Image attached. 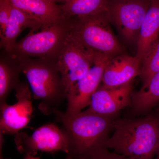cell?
I'll list each match as a JSON object with an SVG mask.
<instances>
[{
  "label": "cell",
  "mask_w": 159,
  "mask_h": 159,
  "mask_svg": "<svg viewBox=\"0 0 159 159\" xmlns=\"http://www.w3.org/2000/svg\"><path fill=\"white\" fill-rule=\"evenodd\" d=\"M54 115L67 137L66 159H89L97 149L104 147L108 134L113 129V117L87 110L71 116L59 110Z\"/></svg>",
  "instance_id": "1"
},
{
  "label": "cell",
  "mask_w": 159,
  "mask_h": 159,
  "mask_svg": "<svg viewBox=\"0 0 159 159\" xmlns=\"http://www.w3.org/2000/svg\"><path fill=\"white\" fill-rule=\"evenodd\" d=\"M114 132L104 148L129 159H154L159 141V118L114 121Z\"/></svg>",
  "instance_id": "2"
},
{
  "label": "cell",
  "mask_w": 159,
  "mask_h": 159,
  "mask_svg": "<svg viewBox=\"0 0 159 159\" xmlns=\"http://www.w3.org/2000/svg\"><path fill=\"white\" fill-rule=\"evenodd\" d=\"M18 59L33 98L40 102L39 105V110L46 115L54 114L59 111L63 102L67 99V94L58 70L57 60Z\"/></svg>",
  "instance_id": "3"
},
{
  "label": "cell",
  "mask_w": 159,
  "mask_h": 159,
  "mask_svg": "<svg viewBox=\"0 0 159 159\" xmlns=\"http://www.w3.org/2000/svg\"><path fill=\"white\" fill-rule=\"evenodd\" d=\"M68 20L70 34L86 48L108 56L122 54L121 44L110 25L109 12Z\"/></svg>",
  "instance_id": "4"
},
{
  "label": "cell",
  "mask_w": 159,
  "mask_h": 159,
  "mask_svg": "<svg viewBox=\"0 0 159 159\" xmlns=\"http://www.w3.org/2000/svg\"><path fill=\"white\" fill-rule=\"evenodd\" d=\"M69 20L42 29L39 32L29 33L17 42L10 53L17 59L49 58L57 60L67 38L70 34Z\"/></svg>",
  "instance_id": "5"
},
{
  "label": "cell",
  "mask_w": 159,
  "mask_h": 159,
  "mask_svg": "<svg viewBox=\"0 0 159 159\" xmlns=\"http://www.w3.org/2000/svg\"><path fill=\"white\" fill-rule=\"evenodd\" d=\"M97 53L86 48L70 31L57 60L67 95L77 81L92 67Z\"/></svg>",
  "instance_id": "6"
},
{
  "label": "cell",
  "mask_w": 159,
  "mask_h": 159,
  "mask_svg": "<svg viewBox=\"0 0 159 159\" xmlns=\"http://www.w3.org/2000/svg\"><path fill=\"white\" fill-rule=\"evenodd\" d=\"M15 143L20 153L35 156L39 151L55 153L68 150V139L62 129L54 123L43 125L31 135L25 132L16 135Z\"/></svg>",
  "instance_id": "7"
},
{
  "label": "cell",
  "mask_w": 159,
  "mask_h": 159,
  "mask_svg": "<svg viewBox=\"0 0 159 159\" xmlns=\"http://www.w3.org/2000/svg\"><path fill=\"white\" fill-rule=\"evenodd\" d=\"M113 57L97 53L92 67L69 91L65 114L71 116L77 114L89 106L91 97L102 81L106 67Z\"/></svg>",
  "instance_id": "8"
},
{
  "label": "cell",
  "mask_w": 159,
  "mask_h": 159,
  "mask_svg": "<svg viewBox=\"0 0 159 159\" xmlns=\"http://www.w3.org/2000/svg\"><path fill=\"white\" fill-rule=\"evenodd\" d=\"M151 1L119 0L110 6V17L129 42L138 40L141 26Z\"/></svg>",
  "instance_id": "9"
},
{
  "label": "cell",
  "mask_w": 159,
  "mask_h": 159,
  "mask_svg": "<svg viewBox=\"0 0 159 159\" xmlns=\"http://www.w3.org/2000/svg\"><path fill=\"white\" fill-rule=\"evenodd\" d=\"M15 90L17 102L12 105L6 103L0 107V133L3 134L16 135L31 120L33 109L29 83L20 82Z\"/></svg>",
  "instance_id": "10"
},
{
  "label": "cell",
  "mask_w": 159,
  "mask_h": 159,
  "mask_svg": "<svg viewBox=\"0 0 159 159\" xmlns=\"http://www.w3.org/2000/svg\"><path fill=\"white\" fill-rule=\"evenodd\" d=\"M132 84L113 88L99 86L91 97L87 110L102 116L114 117L131 104Z\"/></svg>",
  "instance_id": "11"
},
{
  "label": "cell",
  "mask_w": 159,
  "mask_h": 159,
  "mask_svg": "<svg viewBox=\"0 0 159 159\" xmlns=\"http://www.w3.org/2000/svg\"><path fill=\"white\" fill-rule=\"evenodd\" d=\"M141 62L136 56L119 54L111 58L103 73L102 86L113 88L132 82L140 76Z\"/></svg>",
  "instance_id": "12"
},
{
  "label": "cell",
  "mask_w": 159,
  "mask_h": 159,
  "mask_svg": "<svg viewBox=\"0 0 159 159\" xmlns=\"http://www.w3.org/2000/svg\"><path fill=\"white\" fill-rule=\"evenodd\" d=\"M43 24V28L65 19L61 5L52 0H8Z\"/></svg>",
  "instance_id": "13"
},
{
  "label": "cell",
  "mask_w": 159,
  "mask_h": 159,
  "mask_svg": "<svg viewBox=\"0 0 159 159\" xmlns=\"http://www.w3.org/2000/svg\"><path fill=\"white\" fill-rule=\"evenodd\" d=\"M11 4L9 22L0 36L1 48L8 53L12 51L17 43L16 39L24 29H30L34 31L43 28L41 23Z\"/></svg>",
  "instance_id": "14"
},
{
  "label": "cell",
  "mask_w": 159,
  "mask_h": 159,
  "mask_svg": "<svg viewBox=\"0 0 159 159\" xmlns=\"http://www.w3.org/2000/svg\"><path fill=\"white\" fill-rule=\"evenodd\" d=\"M159 36V0H151L137 40L136 56L141 62Z\"/></svg>",
  "instance_id": "15"
},
{
  "label": "cell",
  "mask_w": 159,
  "mask_h": 159,
  "mask_svg": "<svg viewBox=\"0 0 159 159\" xmlns=\"http://www.w3.org/2000/svg\"><path fill=\"white\" fill-rule=\"evenodd\" d=\"M0 58V107L7 103V97L19 84L21 68L19 60L6 51Z\"/></svg>",
  "instance_id": "16"
},
{
  "label": "cell",
  "mask_w": 159,
  "mask_h": 159,
  "mask_svg": "<svg viewBox=\"0 0 159 159\" xmlns=\"http://www.w3.org/2000/svg\"><path fill=\"white\" fill-rule=\"evenodd\" d=\"M108 0H67L61 5L65 19L93 16L110 11Z\"/></svg>",
  "instance_id": "17"
},
{
  "label": "cell",
  "mask_w": 159,
  "mask_h": 159,
  "mask_svg": "<svg viewBox=\"0 0 159 159\" xmlns=\"http://www.w3.org/2000/svg\"><path fill=\"white\" fill-rule=\"evenodd\" d=\"M159 101V71L151 79L145 89L133 93L131 104L137 112L148 111Z\"/></svg>",
  "instance_id": "18"
},
{
  "label": "cell",
  "mask_w": 159,
  "mask_h": 159,
  "mask_svg": "<svg viewBox=\"0 0 159 159\" xmlns=\"http://www.w3.org/2000/svg\"><path fill=\"white\" fill-rule=\"evenodd\" d=\"M140 76L143 81L142 89L148 86L152 77L159 71V39L151 46L142 59Z\"/></svg>",
  "instance_id": "19"
},
{
  "label": "cell",
  "mask_w": 159,
  "mask_h": 159,
  "mask_svg": "<svg viewBox=\"0 0 159 159\" xmlns=\"http://www.w3.org/2000/svg\"><path fill=\"white\" fill-rule=\"evenodd\" d=\"M11 5L8 0H0V36L4 33L9 22Z\"/></svg>",
  "instance_id": "20"
},
{
  "label": "cell",
  "mask_w": 159,
  "mask_h": 159,
  "mask_svg": "<svg viewBox=\"0 0 159 159\" xmlns=\"http://www.w3.org/2000/svg\"><path fill=\"white\" fill-rule=\"evenodd\" d=\"M89 159H129L116 152H111L108 148L102 147L97 149Z\"/></svg>",
  "instance_id": "21"
},
{
  "label": "cell",
  "mask_w": 159,
  "mask_h": 159,
  "mask_svg": "<svg viewBox=\"0 0 159 159\" xmlns=\"http://www.w3.org/2000/svg\"><path fill=\"white\" fill-rule=\"evenodd\" d=\"M4 139H0V159H5L3 155V144H4Z\"/></svg>",
  "instance_id": "22"
},
{
  "label": "cell",
  "mask_w": 159,
  "mask_h": 159,
  "mask_svg": "<svg viewBox=\"0 0 159 159\" xmlns=\"http://www.w3.org/2000/svg\"><path fill=\"white\" fill-rule=\"evenodd\" d=\"M24 159H40L39 157H35L32 156L27 155L25 156V158Z\"/></svg>",
  "instance_id": "23"
},
{
  "label": "cell",
  "mask_w": 159,
  "mask_h": 159,
  "mask_svg": "<svg viewBox=\"0 0 159 159\" xmlns=\"http://www.w3.org/2000/svg\"><path fill=\"white\" fill-rule=\"evenodd\" d=\"M154 159H159V141L157 149L156 155Z\"/></svg>",
  "instance_id": "24"
},
{
  "label": "cell",
  "mask_w": 159,
  "mask_h": 159,
  "mask_svg": "<svg viewBox=\"0 0 159 159\" xmlns=\"http://www.w3.org/2000/svg\"><path fill=\"white\" fill-rule=\"evenodd\" d=\"M52 1H54L55 2H65L67 0H52Z\"/></svg>",
  "instance_id": "25"
},
{
  "label": "cell",
  "mask_w": 159,
  "mask_h": 159,
  "mask_svg": "<svg viewBox=\"0 0 159 159\" xmlns=\"http://www.w3.org/2000/svg\"><path fill=\"white\" fill-rule=\"evenodd\" d=\"M115 1H119V0H115ZM148 1H151V0H148Z\"/></svg>",
  "instance_id": "26"
}]
</instances>
